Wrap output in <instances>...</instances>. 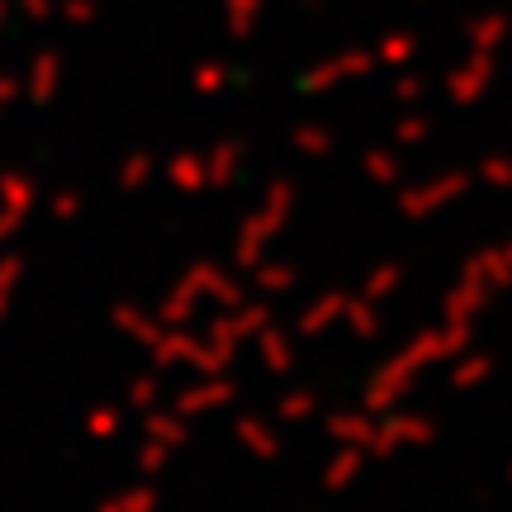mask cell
I'll return each instance as SVG.
<instances>
[{
	"mask_svg": "<svg viewBox=\"0 0 512 512\" xmlns=\"http://www.w3.org/2000/svg\"><path fill=\"white\" fill-rule=\"evenodd\" d=\"M508 479H512V465H508Z\"/></svg>",
	"mask_w": 512,
	"mask_h": 512,
	"instance_id": "23",
	"label": "cell"
},
{
	"mask_svg": "<svg viewBox=\"0 0 512 512\" xmlns=\"http://www.w3.org/2000/svg\"><path fill=\"white\" fill-rule=\"evenodd\" d=\"M361 465H366V446H337V456H332L328 470H323V489H328V494H342L351 479L361 475Z\"/></svg>",
	"mask_w": 512,
	"mask_h": 512,
	"instance_id": "7",
	"label": "cell"
},
{
	"mask_svg": "<svg viewBox=\"0 0 512 512\" xmlns=\"http://www.w3.org/2000/svg\"><path fill=\"white\" fill-rule=\"evenodd\" d=\"M328 437L337 441V446H370V437H375V422H370L366 408H361V413H332V418H328Z\"/></svg>",
	"mask_w": 512,
	"mask_h": 512,
	"instance_id": "8",
	"label": "cell"
},
{
	"mask_svg": "<svg viewBox=\"0 0 512 512\" xmlns=\"http://www.w3.org/2000/svg\"><path fill=\"white\" fill-rule=\"evenodd\" d=\"M489 299H494V290L484 280L460 275V285H451V294H446V318H479L489 309Z\"/></svg>",
	"mask_w": 512,
	"mask_h": 512,
	"instance_id": "5",
	"label": "cell"
},
{
	"mask_svg": "<svg viewBox=\"0 0 512 512\" xmlns=\"http://www.w3.org/2000/svg\"><path fill=\"white\" fill-rule=\"evenodd\" d=\"M422 91V86H418V81H413V76H408V81H399V95H403V100H413V95H418Z\"/></svg>",
	"mask_w": 512,
	"mask_h": 512,
	"instance_id": "22",
	"label": "cell"
},
{
	"mask_svg": "<svg viewBox=\"0 0 512 512\" xmlns=\"http://www.w3.org/2000/svg\"><path fill=\"white\" fill-rule=\"evenodd\" d=\"M432 133V124L422 119V114H408V119H399V128H394V138H399V147H418L422 138Z\"/></svg>",
	"mask_w": 512,
	"mask_h": 512,
	"instance_id": "16",
	"label": "cell"
},
{
	"mask_svg": "<svg viewBox=\"0 0 512 512\" xmlns=\"http://www.w3.org/2000/svg\"><path fill=\"white\" fill-rule=\"evenodd\" d=\"M347 328H351V337H361V342H375V337H380V313H375V304H370L366 294L347 299Z\"/></svg>",
	"mask_w": 512,
	"mask_h": 512,
	"instance_id": "10",
	"label": "cell"
},
{
	"mask_svg": "<svg viewBox=\"0 0 512 512\" xmlns=\"http://www.w3.org/2000/svg\"><path fill=\"white\" fill-rule=\"evenodd\" d=\"M475 176H479L484 185H489V190H512V157H503V152L484 157Z\"/></svg>",
	"mask_w": 512,
	"mask_h": 512,
	"instance_id": "14",
	"label": "cell"
},
{
	"mask_svg": "<svg viewBox=\"0 0 512 512\" xmlns=\"http://www.w3.org/2000/svg\"><path fill=\"white\" fill-rule=\"evenodd\" d=\"M489 72H494L489 62H475V67L456 72L451 76V100H456V105H475V95L489 86Z\"/></svg>",
	"mask_w": 512,
	"mask_h": 512,
	"instance_id": "12",
	"label": "cell"
},
{
	"mask_svg": "<svg viewBox=\"0 0 512 512\" xmlns=\"http://www.w3.org/2000/svg\"><path fill=\"white\" fill-rule=\"evenodd\" d=\"M347 318V294L328 290L323 299H313L309 309H304V318H299V332L304 337H318V332H328L332 323H342Z\"/></svg>",
	"mask_w": 512,
	"mask_h": 512,
	"instance_id": "6",
	"label": "cell"
},
{
	"mask_svg": "<svg viewBox=\"0 0 512 512\" xmlns=\"http://www.w3.org/2000/svg\"><path fill=\"white\" fill-rule=\"evenodd\" d=\"M361 171H366V176L380 185V190H394V185H399L403 162H399V152H384V147H375V152H366Z\"/></svg>",
	"mask_w": 512,
	"mask_h": 512,
	"instance_id": "11",
	"label": "cell"
},
{
	"mask_svg": "<svg viewBox=\"0 0 512 512\" xmlns=\"http://www.w3.org/2000/svg\"><path fill=\"white\" fill-rule=\"evenodd\" d=\"M437 437V422L422 418V413H389L384 422H375V437H370V456H399L408 446H427V441Z\"/></svg>",
	"mask_w": 512,
	"mask_h": 512,
	"instance_id": "2",
	"label": "cell"
},
{
	"mask_svg": "<svg viewBox=\"0 0 512 512\" xmlns=\"http://www.w3.org/2000/svg\"><path fill=\"white\" fill-rule=\"evenodd\" d=\"M366 67H370L366 57H342V62H332L328 72H318V76H313L309 86H332V81H342V72H366Z\"/></svg>",
	"mask_w": 512,
	"mask_h": 512,
	"instance_id": "17",
	"label": "cell"
},
{
	"mask_svg": "<svg viewBox=\"0 0 512 512\" xmlns=\"http://www.w3.org/2000/svg\"><path fill=\"white\" fill-rule=\"evenodd\" d=\"M294 147H299L304 157H328V152H332V133H328V128H299V133H294Z\"/></svg>",
	"mask_w": 512,
	"mask_h": 512,
	"instance_id": "15",
	"label": "cell"
},
{
	"mask_svg": "<svg viewBox=\"0 0 512 512\" xmlns=\"http://www.w3.org/2000/svg\"><path fill=\"white\" fill-rule=\"evenodd\" d=\"M313 408H318V399H313V394H290V399H280V418L304 422V418H313Z\"/></svg>",
	"mask_w": 512,
	"mask_h": 512,
	"instance_id": "18",
	"label": "cell"
},
{
	"mask_svg": "<svg viewBox=\"0 0 512 512\" xmlns=\"http://www.w3.org/2000/svg\"><path fill=\"white\" fill-rule=\"evenodd\" d=\"M266 361H271L275 370L290 366V347H285V337H280V332H271V337H266Z\"/></svg>",
	"mask_w": 512,
	"mask_h": 512,
	"instance_id": "19",
	"label": "cell"
},
{
	"mask_svg": "<svg viewBox=\"0 0 512 512\" xmlns=\"http://www.w3.org/2000/svg\"><path fill=\"white\" fill-rule=\"evenodd\" d=\"M489 375H494V356L475 351V356H465V361L451 370V384H456V389H475V384H484Z\"/></svg>",
	"mask_w": 512,
	"mask_h": 512,
	"instance_id": "13",
	"label": "cell"
},
{
	"mask_svg": "<svg viewBox=\"0 0 512 512\" xmlns=\"http://www.w3.org/2000/svg\"><path fill=\"white\" fill-rule=\"evenodd\" d=\"M470 185H475V176H470V171H446V176H437V181H422V185H413V190H403V195H399V214L408 223L432 219L437 209L456 204Z\"/></svg>",
	"mask_w": 512,
	"mask_h": 512,
	"instance_id": "1",
	"label": "cell"
},
{
	"mask_svg": "<svg viewBox=\"0 0 512 512\" xmlns=\"http://www.w3.org/2000/svg\"><path fill=\"white\" fill-rule=\"evenodd\" d=\"M399 285H403V266H399V261H380V266H375V271L366 275L361 294H366L370 304H384V299L399 290Z\"/></svg>",
	"mask_w": 512,
	"mask_h": 512,
	"instance_id": "9",
	"label": "cell"
},
{
	"mask_svg": "<svg viewBox=\"0 0 512 512\" xmlns=\"http://www.w3.org/2000/svg\"><path fill=\"white\" fill-rule=\"evenodd\" d=\"M460 275H470V280H484L489 290H508L512 285V242H498V247H484L479 256H470L465 261V271Z\"/></svg>",
	"mask_w": 512,
	"mask_h": 512,
	"instance_id": "4",
	"label": "cell"
},
{
	"mask_svg": "<svg viewBox=\"0 0 512 512\" xmlns=\"http://www.w3.org/2000/svg\"><path fill=\"white\" fill-rule=\"evenodd\" d=\"M413 375H418V366H413V356L408 351H399L394 361H384L380 366V375L370 380V389H366V408L370 418H380V413H394L399 408V399L408 394V384H413Z\"/></svg>",
	"mask_w": 512,
	"mask_h": 512,
	"instance_id": "3",
	"label": "cell"
},
{
	"mask_svg": "<svg viewBox=\"0 0 512 512\" xmlns=\"http://www.w3.org/2000/svg\"><path fill=\"white\" fill-rule=\"evenodd\" d=\"M261 285H266V290H290L294 271L290 266H271V271H261Z\"/></svg>",
	"mask_w": 512,
	"mask_h": 512,
	"instance_id": "20",
	"label": "cell"
},
{
	"mask_svg": "<svg viewBox=\"0 0 512 512\" xmlns=\"http://www.w3.org/2000/svg\"><path fill=\"white\" fill-rule=\"evenodd\" d=\"M242 437L252 441L261 456H275V437H271V432H261V427H242Z\"/></svg>",
	"mask_w": 512,
	"mask_h": 512,
	"instance_id": "21",
	"label": "cell"
}]
</instances>
